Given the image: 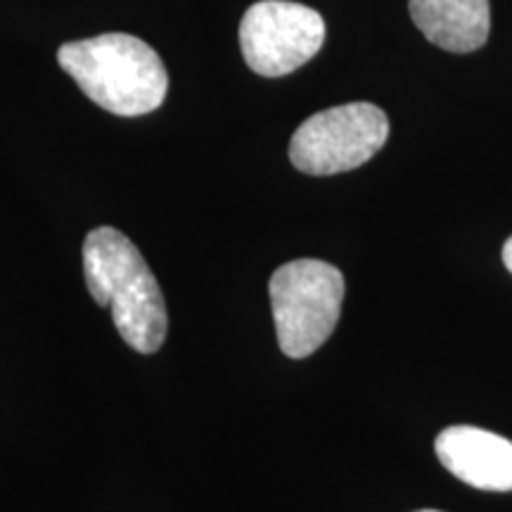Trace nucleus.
<instances>
[{
	"label": "nucleus",
	"mask_w": 512,
	"mask_h": 512,
	"mask_svg": "<svg viewBox=\"0 0 512 512\" xmlns=\"http://www.w3.org/2000/svg\"><path fill=\"white\" fill-rule=\"evenodd\" d=\"M83 275L95 304L112 311L119 335L138 354H155L169 330L162 287L140 249L119 233L102 226L83 242Z\"/></svg>",
	"instance_id": "obj_1"
},
{
	"label": "nucleus",
	"mask_w": 512,
	"mask_h": 512,
	"mask_svg": "<svg viewBox=\"0 0 512 512\" xmlns=\"http://www.w3.org/2000/svg\"><path fill=\"white\" fill-rule=\"evenodd\" d=\"M60 67L95 105L117 117H143L162 107L169 74L157 50L131 34H102L64 43Z\"/></svg>",
	"instance_id": "obj_2"
},
{
	"label": "nucleus",
	"mask_w": 512,
	"mask_h": 512,
	"mask_svg": "<svg viewBox=\"0 0 512 512\" xmlns=\"http://www.w3.org/2000/svg\"><path fill=\"white\" fill-rule=\"evenodd\" d=\"M268 294L280 349L290 358H306L337 328L344 275L328 261L297 259L271 275Z\"/></svg>",
	"instance_id": "obj_3"
},
{
	"label": "nucleus",
	"mask_w": 512,
	"mask_h": 512,
	"mask_svg": "<svg viewBox=\"0 0 512 512\" xmlns=\"http://www.w3.org/2000/svg\"><path fill=\"white\" fill-rule=\"evenodd\" d=\"M389 119L373 102H349L313 114L294 131L290 162L309 176H335L358 169L382 150Z\"/></svg>",
	"instance_id": "obj_4"
},
{
	"label": "nucleus",
	"mask_w": 512,
	"mask_h": 512,
	"mask_svg": "<svg viewBox=\"0 0 512 512\" xmlns=\"http://www.w3.org/2000/svg\"><path fill=\"white\" fill-rule=\"evenodd\" d=\"M325 43V19L292 0H259L240 22V48L247 67L278 79L304 67Z\"/></svg>",
	"instance_id": "obj_5"
},
{
	"label": "nucleus",
	"mask_w": 512,
	"mask_h": 512,
	"mask_svg": "<svg viewBox=\"0 0 512 512\" xmlns=\"http://www.w3.org/2000/svg\"><path fill=\"white\" fill-rule=\"evenodd\" d=\"M441 465L482 491H512V441L472 425L448 427L434 441Z\"/></svg>",
	"instance_id": "obj_6"
},
{
	"label": "nucleus",
	"mask_w": 512,
	"mask_h": 512,
	"mask_svg": "<svg viewBox=\"0 0 512 512\" xmlns=\"http://www.w3.org/2000/svg\"><path fill=\"white\" fill-rule=\"evenodd\" d=\"M413 24L448 53H475L491 29L489 0H408Z\"/></svg>",
	"instance_id": "obj_7"
},
{
	"label": "nucleus",
	"mask_w": 512,
	"mask_h": 512,
	"mask_svg": "<svg viewBox=\"0 0 512 512\" xmlns=\"http://www.w3.org/2000/svg\"><path fill=\"white\" fill-rule=\"evenodd\" d=\"M503 264L512 273V238L503 245Z\"/></svg>",
	"instance_id": "obj_8"
},
{
	"label": "nucleus",
	"mask_w": 512,
	"mask_h": 512,
	"mask_svg": "<svg viewBox=\"0 0 512 512\" xmlns=\"http://www.w3.org/2000/svg\"><path fill=\"white\" fill-rule=\"evenodd\" d=\"M418 512H439V510H418Z\"/></svg>",
	"instance_id": "obj_9"
}]
</instances>
